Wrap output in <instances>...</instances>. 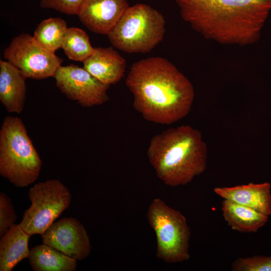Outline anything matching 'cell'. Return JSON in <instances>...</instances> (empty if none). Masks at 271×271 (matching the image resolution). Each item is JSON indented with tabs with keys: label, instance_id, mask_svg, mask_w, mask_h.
I'll return each mask as SVG.
<instances>
[{
	"label": "cell",
	"instance_id": "cell-14",
	"mask_svg": "<svg viewBox=\"0 0 271 271\" xmlns=\"http://www.w3.org/2000/svg\"><path fill=\"white\" fill-rule=\"evenodd\" d=\"M25 77L8 61H0V100L8 112L21 113L26 96Z\"/></svg>",
	"mask_w": 271,
	"mask_h": 271
},
{
	"label": "cell",
	"instance_id": "cell-2",
	"mask_svg": "<svg viewBox=\"0 0 271 271\" xmlns=\"http://www.w3.org/2000/svg\"><path fill=\"white\" fill-rule=\"evenodd\" d=\"M182 19L207 40L225 45L256 43L271 0H175Z\"/></svg>",
	"mask_w": 271,
	"mask_h": 271
},
{
	"label": "cell",
	"instance_id": "cell-18",
	"mask_svg": "<svg viewBox=\"0 0 271 271\" xmlns=\"http://www.w3.org/2000/svg\"><path fill=\"white\" fill-rule=\"evenodd\" d=\"M66 22L60 18H51L42 21L36 29L33 37L45 49L55 54L61 48L67 31Z\"/></svg>",
	"mask_w": 271,
	"mask_h": 271
},
{
	"label": "cell",
	"instance_id": "cell-8",
	"mask_svg": "<svg viewBox=\"0 0 271 271\" xmlns=\"http://www.w3.org/2000/svg\"><path fill=\"white\" fill-rule=\"evenodd\" d=\"M4 56L25 77L34 79L54 77L63 62L28 34L14 38L5 49Z\"/></svg>",
	"mask_w": 271,
	"mask_h": 271
},
{
	"label": "cell",
	"instance_id": "cell-6",
	"mask_svg": "<svg viewBox=\"0 0 271 271\" xmlns=\"http://www.w3.org/2000/svg\"><path fill=\"white\" fill-rule=\"evenodd\" d=\"M147 217L156 237V256L168 263L189 260L191 233L185 216L156 198L149 207Z\"/></svg>",
	"mask_w": 271,
	"mask_h": 271
},
{
	"label": "cell",
	"instance_id": "cell-23",
	"mask_svg": "<svg viewBox=\"0 0 271 271\" xmlns=\"http://www.w3.org/2000/svg\"><path fill=\"white\" fill-rule=\"evenodd\" d=\"M270 233H271V231H270Z\"/></svg>",
	"mask_w": 271,
	"mask_h": 271
},
{
	"label": "cell",
	"instance_id": "cell-3",
	"mask_svg": "<svg viewBox=\"0 0 271 271\" xmlns=\"http://www.w3.org/2000/svg\"><path fill=\"white\" fill-rule=\"evenodd\" d=\"M147 155L158 178L171 187L189 184L207 166V149L201 133L188 125L154 136Z\"/></svg>",
	"mask_w": 271,
	"mask_h": 271
},
{
	"label": "cell",
	"instance_id": "cell-17",
	"mask_svg": "<svg viewBox=\"0 0 271 271\" xmlns=\"http://www.w3.org/2000/svg\"><path fill=\"white\" fill-rule=\"evenodd\" d=\"M29 263L34 271H75L77 260L44 243L30 250Z\"/></svg>",
	"mask_w": 271,
	"mask_h": 271
},
{
	"label": "cell",
	"instance_id": "cell-15",
	"mask_svg": "<svg viewBox=\"0 0 271 271\" xmlns=\"http://www.w3.org/2000/svg\"><path fill=\"white\" fill-rule=\"evenodd\" d=\"M31 235L19 224H13L0 240V271H11L23 259L29 257Z\"/></svg>",
	"mask_w": 271,
	"mask_h": 271
},
{
	"label": "cell",
	"instance_id": "cell-12",
	"mask_svg": "<svg viewBox=\"0 0 271 271\" xmlns=\"http://www.w3.org/2000/svg\"><path fill=\"white\" fill-rule=\"evenodd\" d=\"M271 184L249 183L232 187H218L214 192L226 200L254 209L262 213L271 215Z\"/></svg>",
	"mask_w": 271,
	"mask_h": 271
},
{
	"label": "cell",
	"instance_id": "cell-1",
	"mask_svg": "<svg viewBox=\"0 0 271 271\" xmlns=\"http://www.w3.org/2000/svg\"><path fill=\"white\" fill-rule=\"evenodd\" d=\"M133 106L147 120L170 124L189 112L194 99L190 80L168 60L149 57L134 63L125 80Z\"/></svg>",
	"mask_w": 271,
	"mask_h": 271
},
{
	"label": "cell",
	"instance_id": "cell-19",
	"mask_svg": "<svg viewBox=\"0 0 271 271\" xmlns=\"http://www.w3.org/2000/svg\"><path fill=\"white\" fill-rule=\"evenodd\" d=\"M61 48L69 59L83 62L94 52L87 33L79 28H68Z\"/></svg>",
	"mask_w": 271,
	"mask_h": 271
},
{
	"label": "cell",
	"instance_id": "cell-7",
	"mask_svg": "<svg viewBox=\"0 0 271 271\" xmlns=\"http://www.w3.org/2000/svg\"><path fill=\"white\" fill-rule=\"evenodd\" d=\"M28 197L31 204L20 225L31 236L42 235L69 208L72 198L68 188L56 179L35 184L29 189Z\"/></svg>",
	"mask_w": 271,
	"mask_h": 271
},
{
	"label": "cell",
	"instance_id": "cell-13",
	"mask_svg": "<svg viewBox=\"0 0 271 271\" xmlns=\"http://www.w3.org/2000/svg\"><path fill=\"white\" fill-rule=\"evenodd\" d=\"M83 68L102 83L110 85L123 76L126 61L112 47L95 48L83 62Z\"/></svg>",
	"mask_w": 271,
	"mask_h": 271
},
{
	"label": "cell",
	"instance_id": "cell-5",
	"mask_svg": "<svg viewBox=\"0 0 271 271\" xmlns=\"http://www.w3.org/2000/svg\"><path fill=\"white\" fill-rule=\"evenodd\" d=\"M165 19L149 5L137 4L124 12L107 35L115 48L129 53L151 51L164 39Z\"/></svg>",
	"mask_w": 271,
	"mask_h": 271
},
{
	"label": "cell",
	"instance_id": "cell-10",
	"mask_svg": "<svg viewBox=\"0 0 271 271\" xmlns=\"http://www.w3.org/2000/svg\"><path fill=\"white\" fill-rule=\"evenodd\" d=\"M42 239L43 243L77 260L88 257L92 248L84 226L72 217L54 222L42 235Z\"/></svg>",
	"mask_w": 271,
	"mask_h": 271
},
{
	"label": "cell",
	"instance_id": "cell-21",
	"mask_svg": "<svg viewBox=\"0 0 271 271\" xmlns=\"http://www.w3.org/2000/svg\"><path fill=\"white\" fill-rule=\"evenodd\" d=\"M17 218L12 200L3 192L0 194V236L15 224Z\"/></svg>",
	"mask_w": 271,
	"mask_h": 271
},
{
	"label": "cell",
	"instance_id": "cell-11",
	"mask_svg": "<svg viewBox=\"0 0 271 271\" xmlns=\"http://www.w3.org/2000/svg\"><path fill=\"white\" fill-rule=\"evenodd\" d=\"M129 7L127 0H84L77 15L90 31L107 35Z\"/></svg>",
	"mask_w": 271,
	"mask_h": 271
},
{
	"label": "cell",
	"instance_id": "cell-9",
	"mask_svg": "<svg viewBox=\"0 0 271 271\" xmlns=\"http://www.w3.org/2000/svg\"><path fill=\"white\" fill-rule=\"evenodd\" d=\"M54 77L60 91L82 107L101 105L108 100L109 86L99 81L84 68L73 64L60 66Z\"/></svg>",
	"mask_w": 271,
	"mask_h": 271
},
{
	"label": "cell",
	"instance_id": "cell-4",
	"mask_svg": "<svg viewBox=\"0 0 271 271\" xmlns=\"http://www.w3.org/2000/svg\"><path fill=\"white\" fill-rule=\"evenodd\" d=\"M42 162L19 117H6L0 130V174L17 187H25L39 177Z\"/></svg>",
	"mask_w": 271,
	"mask_h": 271
},
{
	"label": "cell",
	"instance_id": "cell-16",
	"mask_svg": "<svg viewBox=\"0 0 271 271\" xmlns=\"http://www.w3.org/2000/svg\"><path fill=\"white\" fill-rule=\"evenodd\" d=\"M223 217L233 230L245 233L256 232L268 221L269 216L251 208L223 200Z\"/></svg>",
	"mask_w": 271,
	"mask_h": 271
},
{
	"label": "cell",
	"instance_id": "cell-22",
	"mask_svg": "<svg viewBox=\"0 0 271 271\" xmlns=\"http://www.w3.org/2000/svg\"><path fill=\"white\" fill-rule=\"evenodd\" d=\"M84 0H41L44 9L55 10L67 15H77Z\"/></svg>",
	"mask_w": 271,
	"mask_h": 271
},
{
	"label": "cell",
	"instance_id": "cell-20",
	"mask_svg": "<svg viewBox=\"0 0 271 271\" xmlns=\"http://www.w3.org/2000/svg\"><path fill=\"white\" fill-rule=\"evenodd\" d=\"M233 271H271V256L239 257L231 264Z\"/></svg>",
	"mask_w": 271,
	"mask_h": 271
}]
</instances>
